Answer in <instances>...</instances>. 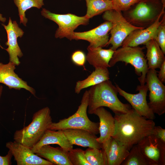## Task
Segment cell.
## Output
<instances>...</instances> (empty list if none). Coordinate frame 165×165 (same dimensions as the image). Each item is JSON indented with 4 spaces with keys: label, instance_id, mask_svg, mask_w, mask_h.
<instances>
[{
    "label": "cell",
    "instance_id": "obj_1",
    "mask_svg": "<svg viewBox=\"0 0 165 165\" xmlns=\"http://www.w3.org/2000/svg\"><path fill=\"white\" fill-rule=\"evenodd\" d=\"M115 129L112 137L129 150L145 137L154 133L155 123L131 108L127 112L115 114Z\"/></svg>",
    "mask_w": 165,
    "mask_h": 165
},
{
    "label": "cell",
    "instance_id": "obj_2",
    "mask_svg": "<svg viewBox=\"0 0 165 165\" xmlns=\"http://www.w3.org/2000/svg\"><path fill=\"white\" fill-rule=\"evenodd\" d=\"M88 91L89 114H93L94 111L100 107L108 108L115 114L126 113L131 108L130 104L120 101L116 87L109 79L91 86Z\"/></svg>",
    "mask_w": 165,
    "mask_h": 165
},
{
    "label": "cell",
    "instance_id": "obj_3",
    "mask_svg": "<svg viewBox=\"0 0 165 165\" xmlns=\"http://www.w3.org/2000/svg\"><path fill=\"white\" fill-rule=\"evenodd\" d=\"M53 123L50 108L45 107L35 112L32 121L28 126L16 130L14 141L31 148L40 139Z\"/></svg>",
    "mask_w": 165,
    "mask_h": 165
},
{
    "label": "cell",
    "instance_id": "obj_4",
    "mask_svg": "<svg viewBox=\"0 0 165 165\" xmlns=\"http://www.w3.org/2000/svg\"><path fill=\"white\" fill-rule=\"evenodd\" d=\"M89 99L88 90H86L76 112L67 118L60 120L58 122H53L48 129L57 130L68 129H81L96 135L98 134L99 123L92 121L87 116Z\"/></svg>",
    "mask_w": 165,
    "mask_h": 165
},
{
    "label": "cell",
    "instance_id": "obj_5",
    "mask_svg": "<svg viewBox=\"0 0 165 165\" xmlns=\"http://www.w3.org/2000/svg\"><path fill=\"white\" fill-rule=\"evenodd\" d=\"M143 47L138 46H122L114 51L109 62L110 67L114 66L118 62H124L133 66L135 73L140 77L138 79L140 85L145 84V78L148 70L147 61L143 52Z\"/></svg>",
    "mask_w": 165,
    "mask_h": 165
},
{
    "label": "cell",
    "instance_id": "obj_6",
    "mask_svg": "<svg viewBox=\"0 0 165 165\" xmlns=\"http://www.w3.org/2000/svg\"><path fill=\"white\" fill-rule=\"evenodd\" d=\"M103 18L110 22L112 27L110 31L111 36L107 44H111V49L115 51L122 46L123 42L133 31L144 27L134 26L128 22L123 16L121 11L113 9L104 12Z\"/></svg>",
    "mask_w": 165,
    "mask_h": 165
},
{
    "label": "cell",
    "instance_id": "obj_7",
    "mask_svg": "<svg viewBox=\"0 0 165 165\" xmlns=\"http://www.w3.org/2000/svg\"><path fill=\"white\" fill-rule=\"evenodd\" d=\"M42 15L45 18L56 23L58 27L56 31V38H66L70 40H73L74 31L80 25L88 24L89 19L85 15L79 16L74 14H58L52 13L45 8L41 11Z\"/></svg>",
    "mask_w": 165,
    "mask_h": 165
},
{
    "label": "cell",
    "instance_id": "obj_8",
    "mask_svg": "<svg viewBox=\"0 0 165 165\" xmlns=\"http://www.w3.org/2000/svg\"><path fill=\"white\" fill-rule=\"evenodd\" d=\"M156 69H148L145 82L149 91L148 105L155 114L161 116L165 112V86L158 79Z\"/></svg>",
    "mask_w": 165,
    "mask_h": 165
},
{
    "label": "cell",
    "instance_id": "obj_9",
    "mask_svg": "<svg viewBox=\"0 0 165 165\" xmlns=\"http://www.w3.org/2000/svg\"><path fill=\"white\" fill-rule=\"evenodd\" d=\"M137 145L149 165H165V143L154 134L145 137Z\"/></svg>",
    "mask_w": 165,
    "mask_h": 165
},
{
    "label": "cell",
    "instance_id": "obj_10",
    "mask_svg": "<svg viewBox=\"0 0 165 165\" xmlns=\"http://www.w3.org/2000/svg\"><path fill=\"white\" fill-rule=\"evenodd\" d=\"M118 93L130 104L135 111L139 115L147 119L153 120L155 114L149 107L146 100L148 90L146 84L138 86L136 90L139 92L136 94L128 93L121 89L116 84L115 85Z\"/></svg>",
    "mask_w": 165,
    "mask_h": 165
},
{
    "label": "cell",
    "instance_id": "obj_11",
    "mask_svg": "<svg viewBox=\"0 0 165 165\" xmlns=\"http://www.w3.org/2000/svg\"><path fill=\"white\" fill-rule=\"evenodd\" d=\"M6 146L14 156L17 165H54L20 143L9 141L6 143Z\"/></svg>",
    "mask_w": 165,
    "mask_h": 165
},
{
    "label": "cell",
    "instance_id": "obj_12",
    "mask_svg": "<svg viewBox=\"0 0 165 165\" xmlns=\"http://www.w3.org/2000/svg\"><path fill=\"white\" fill-rule=\"evenodd\" d=\"M112 24L106 21L97 27L82 32H74L73 40H83L89 42V46L94 47H103L107 46L108 33L112 28Z\"/></svg>",
    "mask_w": 165,
    "mask_h": 165
},
{
    "label": "cell",
    "instance_id": "obj_13",
    "mask_svg": "<svg viewBox=\"0 0 165 165\" xmlns=\"http://www.w3.org/2000/svg\"><path fill=\"white\" fill-rule=\"evenodd\" d=\"M2 25L4 28L7 33V41L5 43L8 47L6 49L9 56V61L13 63L16 66L20 64L18 57L20 58L23 54L17 42L18 37L21 38L24 34L23 31L20 28L16 21H12L9 18L7 25L3 24Z\"/></svg>",
    "mask_w": 165,
    "mask_h": 165
},
{
    "label": "cell",
    "instance_id": "obj_14",
    "mask_svg": "<svg viewBox=\"0 0 165 165\" xmlns=\"http://www.w3.org/2000/svg\"><path fill=\"white\" fill-rule=\"evenodd\" d=\"M165 7V5H163L160 13L152 24L146 28L138 29L132 31L124 40L122 46H137L145 44L150 40L153 39L156 30L161 23L160 18L164 13Z\"/></svg>",
    "mask_w": 165,
    "mask_h": 165
},
{
    "label": "cell",
    "instance_id": "obj_15",
    "mask_svg": "<svg viewBox=\"0 0 165 165\" xmlns=\"http://www.w3.org/2000/svg\"><path fill=\"white\" fill-rule=\"evenodd\" d=\"M16 65L12 62L6 64L0 62V83L8 87L9 89L20 90L23 88L35 96V91L29 86L27 82L23 80L14 72Z\"/></svg>",
    "mask_w": 165,
    "mask_h": 165
},
{
    "label": "cell",
    "instance_id": "obj_16",
    "mask_svg": "<svg viewBox=\"0 0 165 165\" xmlns=\"http://www.w3.org/2000/svg\"><path fill=\"white\" fill-rule=\"evenodd\" d=\"M107 159V165H121L128 155L130 150L112 137L101 144Z\"/></svg>",
    "mask_w": 165,
    "mask_h": 165
},
{
    "label": "cell",
    "instance_id": "obj_17",
    "mask_svg": "<svg viewBox=\"0 0 165 165\" xmlns=\"http://www.w3.org/2000/svg\"><path fill=\"white\" fill-rule=\"evenodd\" d=\"M71 145L84 147L101 148V144L97 140V137L86 130L68 129L62 130Z\"/></svg>",
    "mask_w": 165,
    "mask_h": 165
},
{
    "label": "cell",
    "instance_id": "obj_18",
    "mask_svg": "<svg viewBox=\"0 0 165 165\" xmlns=\"http://www.w3.org/2000/svg\"><path fill=\"white\" fill-rule=\"evenodd\" d=\"M93 114L97 116L99 119L100 136L97 137V140L101 144L113 136L115 129V118L104 107L97 108L94 111Z\"/></svg>",
    "mask_w": 165,
    "mask_h": 165
},
{
    "label": "cell",
    "instance_id": "obj_19",
    "mask_svg": "<svg viewBox=\"0 0 165 165\" xmlns=\"http://www.w3.org/2000/svg\"><path fill=\"white\" fill-rule=\"evenodd\" d=\"M137 3L129 13L131 22L141 24L156 19L160 14H158L157 9L154 6L147 0L140 1Z\"/></svg>",
    "mask_w": 165,
    "mask_h": 165
},
{
    "label": "cell",
    "instance_id": "obj_20",
    "mask_svg": "<svg viewBox=\"0 0 165 165\" xmlns=\"http://www.w3.org/2000/svg\"><path fill=\"white\" fill-rule=\"evenodd\" d=\"M50 144H57L69 151L73 148L62 130H47L39 140L32 148L33 152L42 146Z\"/></svg>",
    "mask_w": 165,
    "mask_h": 165
},
{
    "label": "cell",
    "instance_id": "obj_21",
    "mask_svg": "<svg viewBox=\"0 0 165 165\" xmlns=\"http://www.w3.org/2000/svg\"><path fill=\"white\" fill-rule=\"evenodd\" d=\"M68 152L60 146L54 147L48 145L42 146L34 153L54 165H72L68 157Z\"/></svg>",
    "mask_w": 165,
    "mask_h": 165
},
{
    "label": "cell",
    "instance_id": "obj_22",
    "mask_svg": "<svg viewBox=\"0 0 165 165\" xmlns=\"http://www.w3.org/2000/svg\"><path fill=\"white\" fill-rule=\"evenodd\" d=\"M86 60L95 68L110 67L109 62L114 51L111 48L103 49L101 47H94L88 46Z\"/></svg>",
    "mask_w": 165,
    "mask_h": 165
},
{
    "label": "cell",
    "instance_id": "obj_23",
    "mask_svg": "<svg viewBox=\"0 0 165 165\" xmlns=\"http://www.w3.org/2000/svg\"><path fill=\"white\" fill-rule=\"evenodd\" d=\"M109 79V72L108 68H95L87 78L76 82L75 92L79 94L84 89L95 85Z\"/></svg>",
    "mask_w": 165,
    "mask_h": 165
},
{
    "label": "cell",
    "instance_id": "obj_24",
    "mask_svg": "<svg viewBox=\"0 0 165 165\" xmlns=\"http://www.w3.org/2000/svg\"><path fill=\"white\" fill-rule=\"evenodd\" d=\"M145 45L147 48L146 57L148 69L160 68L165 61L164 54L153 39L150 40Z\"/></svg>",
    "mask_w": 165,
    "mask_h": 165
},
{
    "label": "cell",
    "instance_id": "obj_25",
    "mask_svg": "<svg viewBox=\"0 0 165 165\" xmlns=\"http://www.w3.org/2000/svg\"><path fill=\"white\" fill-rule=\"evenodd\" d=\"M87 7L86 16L88 19L113 9L112 1L109 0H85Z\"/></svg>",
    "mask_w": 165,
    "mask_h": 165
},
{
    "label": "cell",
    "instance_id": "obj_26",
    "mask_svg": "<svg viewBox=\"0 0 165 165\" xmlns=\"http://www.w3.org/2000/svg\"><path fill=\"white\" fill-rule=\"evenodd\" d=\"M13 1L18 8L20 24L22 23L25 26L28 21L25 13L27 10L32 7L39 9L44 5L43 0H13Z\"/></svg>",
    "mask_w": 165,
    "mask_h": 165
},
{
    "label": "cell",
    "instance_id": "obj_27",
    "mask_svg": "<svg viewBox=\"0 0 165 165\" xmlns=\"http://www.w3.org/2000/svg\"><path fill=\"white\" fill-rule=\"evenodd\" d=\"M85 155L90 165H107L106 156L102 148H88L85 151Z\"/></svg>",
    "mask_w": 165,
    "mask_h": 165
},
{
    "label": "cell",
    "instance_id": "obj_28",
    "mask_svg": "<svg viewBox=\"0 0 165 165\" xmlns=\"http://www.w3.org/2000/svg\"><path fill=\"white\" fill-rule=\"evenodd\" d=\"M121 165H149L137 144L133 145Z\"/></svg>",
    "mask_w": 165,
    "mask_h": 165
},
{
    "label": "cell",
    "instance_id": "obj_29",
    "mask_svg": "<svg viewBox=\"0 0 165 165\" xmlns=\"http://www.w3.org/2000/svg\"><path fill=\"white\" fill-rule=\"evenodd\" d=\"M68 155L72 165H90L86 158L85 151L81 148H72L68 151Z\"/></svg>",
    "mask_w": 165,
    "mask_h": 165
},
{
    "label": "cell",
    "instance_id": "obj_30",
    "mask_svg": "<svg viewBox=\"0 0 165 165\" xmlns=\"http://www.w3.org/2000/svg\"><path fill=\"white\" fill-rule=\"evenodd\" d=\"M153 39L159 46L163 53L165 54V18L163 16L161 23L156 31Z\"/></svg>",
    "mask_w": 165,
    "mask_h": 165
},
{
    "label": "cell",
    "instance_id": "obj_31",
    "mask_svg": "<svg viewBox=\"0 0 165 165\" xmlns=\"http://www.w3.org/2000/svg\"><path fill=\"white\" fill-rule=\"evenodd\" d=\"M140 0H113V9L120 11H126Z\"/></svg>",
    "mask_w": 165,
    "mask_h": 165
},
{
    "label": "cell",
    "instance_id": "obj_32",
    "mask_svg": "<svg viewBox=\"0 0 165 165\" xmlns=\"http://www.w3.org/2000/svg\"><path fill=\"white\" fill-rule=\"evenodd\" d=\"M71 60L76 65L83 66L84 68L86 61V56L83 51L77 50L72 53L71 55Z\"/></svg>",
    "mask_w": 165,
    "mask_h": 165
},
{
    "label": "cell",
    "instance_id": "obj_33",
    "mask_svg": "<svg viewBox=\"0 0 165 165\" xmlns=\"http://www.w3.org/2000/svg\"><path fill=\"white\" fill-rule=\"evenodd\" d=\"M153 134L163 142L165 143V129L160 126H155Z\"/></svg>",
    "mask_w": 165,
    "mask_h": 165
},
{
    "label": "cell",
    "instance_id": "obj_34",
    "mask_svg": "<svg viewBox=\"0 0 165 165\" xmlns=\"http://www.w3.org/2000/svg\"><path fill=\"white\" fill-rule=\"evenodd\" d=\"M13 156L12 153L9 150L6 156H0V165H11V159Z\"/></svg>",
    "mask_w": 165,
    "mask_h": 165
},
{
    "label": "cell",
    "instance_id": "obj_35",
    "mask_svg": "<svg viewBox=\"0 0 165 165\" xmlns=\"http://www.w3.org/2000/svg\"><path fill=\"white\" fill-rule=\"evenodd\" d=\"M157 77L163 83L165 82V61L163 63L160 68Z\"/></svg>",
    "mask_w": 165,
    "mask_h": 165
},
{
    "label": "cell",
    "instance_id": "obj_36",
    "mask_svg": "<svg viewBox=\"0 0 165 165\" xmlns=\"http://www.w3.org/2000/svg\"><path fill=\"white\" fill-rule=\"evenodd\" d=\"M6 18L3 17L2 15L0 13V21L2 23H5L6 21Z\"/></svg>",
    "mask_w": 165,
    "mask_h": 165
},
{
    "label": "cell",
    "instance_id": "obj_37",
    "mask_svg": "<svg viewBox=\"0 0 165 165\" xmlns=\"http://www.w3.org/2000/svg\"><path fill=\"white\" fill-rule=\"evenodd\" d=\"M3 87L2 86L0 85V99L1 98L2 92L3 91Z\"/></svg>",
    "mask_w": 165,
    "mask_h": 165
},
{
    "label": "cell",
    "instance_id": "obj_38",
    "mask_svg": "<svg viewBox=\"0 0 165 165\" xmlns=\"http://www.w3.org/2000/svg\"><path fill=\"white\" fill-rule=\"evenodd\" d=\"M111 0V1H112L113 0Z\"/></svg>",
    "mask_w": 165,
    "mask_h": 165
},
{
    "label": "cell",
    "instance_id": "obj_39",
    "mask_svg": "<svg viewBox=\"0 0 165 165\" xmlns=\"http://www.w3.org/2000/svg\"></svg>",
    "mask_w": 165,
    "mask_h": 165
}]
</instances>
